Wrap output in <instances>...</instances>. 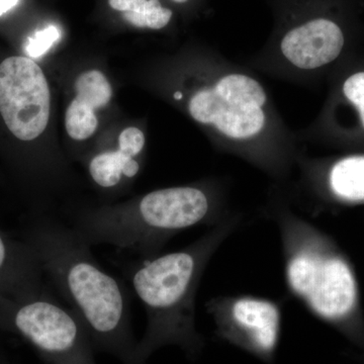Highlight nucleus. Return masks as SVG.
Wrapping results in <instances>:
<instances>
[{
  "mask_svg": "<svg viewBox=\"0 0 364 364\" xmlns=\"http://www.w3.org/2000/svg\"><path fill=\"white\" fill-rule=\"evenodd\" d=\"M36 244L54 291L80 318L90 338L133 364L131 296L123 282L102 268L92 246L71 226L45 225Z\"/></svg>",
  "mask_w": 364,
  "mask_h": 364,
  "instance_id": "nucleus-1",
  "label": "nucleus"
},
{
  "mask_svg": "<svg viewBox=\"0 0 364 364\" xmlns=\"http://www.w3.org/2000/svg\"><path fill=\"white\" fill-rule=\"evenodd\" d=\"M238 228L236 220L213 226L198 240L174 252L139 261L130 269L131 286L147 315L145 337L133 364L154 349L176 344L191 355L203 348L196 327V294L213 256Z\"/></svg>",
  "mask_w": 364,
  "mask_h": 364,
  "instance_id": "nucleus-2",
  "label": "nucleus"
},
{
  "mask_svg": "<svg viewBox=\"0 0 364 364\" xmlns=\"http://www.w3.org/2000/svg\"><path fill=\"white\" fill-rule=\"evenodd\" d=\"M284 280L289 293L314 317L364 346L358 277L350 260L322 230L293 215H280Z\"/></svg>",
  "mask_w": 364,
  "mask_h": 364,
  "instance_id": "nucleus-3",
  "label": "nucleus"
},
{
  "mask_svg": "<svg viewBox=\"0 0 364 364\" xmlns=\"http://www.w3.org/2000/svg\"><path fill=\"white\" fill-rule=\"evenodd\" d=\"M210 196L196 186L159 189L133 205L100 208L78 215L71 227L90 246L112 245L145 260L182 231L212 224Z\"/></svg>",
  "mask_w": 364,
  "mask_h": 364,
  "instance_id": "nucleus-4",
  "label": "nucleus"
},
{
  "mask_svg": "<svg viewBox=\"0 0 364 364\" xmlns=\"http://www.w3.org/2000/svg\"><path fill=\"white\" fill-rule=\"evenodd\" d=\"M217 334L265 363H273L282 327V306L274 299L234 294L215 296L205 304Z\"/></svg>",
  "mask_w": 364,
  "mask_h": 364,
  "instance_id": "nucleus-5",
  "label": "nucleus"
},
{
  "mask_svg": "<svg viewBox=\"0 0 364 364\" xmlns=\"http://www.w3.org/2000/svg\"><path fill=\"white\" fill-rule=\"evenodd\" d=\"M14 324L54 364H93L87 330L56 296L45 294L18 306Z\"/></svg>",
  "mask_w": 364,
  "mask_h": 364,
  "instance_id": "nucleus-6",
  "label": "nucleus"
},
{
  "mask_svg": "<svg viewBox=\"0 0 364 364\" xmlns=\"http://www.w3.org/2000/svg\"><path fill=\"white\" fill-rule=\"evenodd\" d=\"M50 90L40 66L26 57H9L0 64V114L21 141L42 135L50 117Z\"/></svg>",
  "mask_w": 364,
  "mask_h": 364,
  "instance_id": "nucleus-7",
  "label": "nucleus"
},
{
  "mask_svg": "<svg viewBox=\"0 0 364 364\" xmlns=\"http://www.w3.org/2000/svg\"><path fill=\"white\" fill-rule=\"evenodd\" d=\"M344 41L338 23L326 16H309L287 31L280 49L294 66L311 70L334 61L343 49Z\"/></svg>",
  "mask_w": 364,
  "mask_h": 364,
  "instance_id": "nucleus-8",
  "label": "nucleus"
},
{
  "mask_svg": "<svg viewBox=\"0 0 364 364\" xmlns=\"http://www.w3.org/2000/svg\"><path fill=\"white\" fill-rule=\"evenodd\" d=\"M188 109L198 123L214 124L222 134L236 140L257 135L265 124L260 107L228 102L214 88L198 91L191 97Z\"/></svg>",
  "mask_w": 364,
  "mask_h": 364,
  "instance_id": "nucleus-9",
  "label": "nucleus"
},
{
  "mask_svg": "<svg viewBox=\"0 0 364 364\" xmlns=\"http://www.w3.org/2000/svg\"><path fill=\"white\" fill-rule=\"evenodd\" d=\"M90 177L97 186L112 189L121 186L124 179H131L140 171V164L135 158L126 156L119 149L100 153L88 165Z\"/></svg>",
  "mask_w": 364,
  "mask_h": 364,
  "instance_id": "nucleus-10",
  "label": "nucleus"
},
{
  "mask_svg": "<svg viewBox=\"0 0 364 364\" xmlns=\"http://www.w3.org/2000/svg\"><path fill=\"white\" fill-rule=\"evenodd\" d=\"M329 186L340 200L364 202V156L347 157L335 163L330 170Z\"/></svg>",
  "mask_w": 364,
  "mask_h": 364,
  "instance_id": "nucleus-11",
  "label": "nucleus"
},
{
  "mask_svg": "<svg viewBox=\"0 0 364 364\" xmlns=\"http://www.w3.org/2000/svg\"><path fill=\"white\" fill-rule=\"evenodd\" d=\"M109 4L112 9L124 13V20L136 28L161 30L168 25L173 14L159 0H109Z\"/></svg>",
  "mask_w": 364,
  "mask_h": 364,
  "instance_id": "nucleus-12",
  "label": "nucleus"
},
{
  "mask_svg": "<svg viewBox=\"0 0 364 364\" xmlns=\"http://www.w3.org/2000/svg\"><path fill=\"white\" fill-rule=\"evenodd\" d=\"M76 100L93 109L109 104L112 98V86L109 80L97 70L81 74L75 82Z\"/></svg>",
  "mask_w": 364,
  "mask_h": 364,
  "instance_id": "nucleus-13",
  "label": "nucleus"
},
{
  "mask_svg": "<svg viewBox=\"0 0 364 364\" xmlns=\"http://www.w3.org/2000/svg\"><path fill=\"white\" fill-rule=\"evenodd\" d=\"M65 126L67 133L73 140H86L97 129L98 121L95 109L75 98L67 109Z\"/></svg>",
  "mask_w": 364,
  "mask_h": 364,
  "instance_id": "nucleus-14",
  "label": "nucleus"
},
{
  "mask_svg": "<svg viewBox=\"0 0 364 364\" xmlns=\"http://www.w3.org/2000/svg\"><path fill=\"white\" fill-rule=\"evenodd\" d=\"M60 38L58 28L55 26H49L44 30L35 33L33 37L28 40L26 46V52L33 58H39L46 52L51 49L53 44Z\"/></svg>",
  "mask_w": 364,
  "mask_h": 364,
  "instance_id": "nucleus-15",
  "label": "nucleus"
},
{
  "mask_svg": "<svg viewBox=\"0 0 364 364\" xmlns=\"http://www.w3.org/2000/svg\"><path fill=\"white\" fill-rule=\"evenodd\" d=\"M145 145L143 132L136 128H128L122 132L119 138V150L126 156L135 158L140 154Z\"/></svg>",
  "mask_w": 364,
  "mask_h": 364,
  "instance_id": "nucleus-16",
  "label": "nucleus"
},
{
  "mask_svg": "<svg viewBox=\"0 0 364 364\" xmlns=\"http://www.w3.org/2000/svg\"><path fill=\"white\" fill-rule=\"evenodd\" d=\"M345 97L358 107L364 127V72L353 74L343 85Z\"/></svg>",
  "mask_w": 364,
  "mask_h": 364,
  "instance_id": "nucleus-17",
  "label": "nucleus"
},
{
  "mask_svg": "<svg viewBox=\"0 0 364 364\" xmlns=\"http://www.w3.org/2000/svg\"><path fill=\"white\" fill-rule=\"evenodd\" d=\"M9 259V250L1 235H0V270L6 267V261Z\"/></svg>",
  "mask_w": 364,
  "mask_h": 364,
  "instance_id": "nucleus-18",
  "label": "nucleus"
},
{
  "mask_svg": "<svg viewBox=\"0 0 364 364\" xmlns=\"http://www.w3.org/2000/svg\"><path fill=\"white\" fill-rule=\"evenodd\" d=\"M18 0H0V16L11 11L18 4Z\"/></svg>",
  "mask_w": 364,
  "mask_h": 364,
  "instance_id": "nucleus-19",
  "label": "nucleus"
},
{
  "mask_svg": "<svg viewBox=\"0 0 364 364\" xmlns=\"http://www.w3.org/2000/svg\"><path fill=\"white\" fill-rule=\"evenodd\" d=\"M174 98H176V100H181V92H176V95H174Z\"/></svg>",
  "mask_w": 364,
  "mask_h": 364,
  "instance_id": "nucleus-20",
  "label": "nucleus"
},
{
  "mask_svg": "<svg viewBox=\"0 0 364 364\" xmlns=\"http://www.w3.org/2000/svg\"><path fill=\"white\" fill-rule=\"evenodd\" d=\"M173 1L177 2V4H186L188 0H173Z\"/></svg>",
  "mask_w": 364,
  "mask_h": 364,
  "instance_id": "nucleus-21",
  "label": "nucleus"
}]
</instances>
